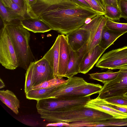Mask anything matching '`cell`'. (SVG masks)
I'll return each mask as SVG.
<instances>
[{
	"label": "cell",
	"mask_w": 127,
	"mask_h": 127,
	"mask_svg": "<svg viewBox=\"0 0 127 127\" xmlns=\"http://www.w3.org/2000/svg\"><path fill=\"white\" fill-rule=\"evenodd\" d=\"M90 96L67 95L57 98H48L37 101L38 112L61 111L84 106Z\"/></svg>",
	"instance_id": "277c9868"
},
{
	"label": "cell",
	"mask_w": 127,
	"mask_h": 127,
	"mask_svg": "<svg viewBox=\"0 0 127 127\" xmlns=\"http://www.w3.org/2000/svg\"><path fill=\"white\" fill-rule=\"evenodd\" d=\"M5 7L10 8L13 3L12 0H0Z\"/></svg>",
	"instance_id": "74e56055"
},
{
	"label": "cell",
	"mask_w": 127,
	"mask_h": 127,
	"mask_svg": "<svg viewBox=\"0 0 127 127\" xmlns=\"http://www.w3.org/2000/svg\"><path fill=\"white\" fill-rule=\"evenodd\" d=\"M105 50L98 45L95 47L91 53L87 51L81 59L79 73L85 74L89 72L97 63Z\"/></svg>",
	"instance_id": "5bb4252c"
},
{
	"label": "cell",
	"mask_w": 127,
	"mask_h": 127,
	"mask_svg": "<svg viewBox=\"0 0 127 127\" xmlns=\"http://www.w3.org/2000/svg\"><path fill=\"white\" fill-rule=\"evenodd\" d=\"M119 73L117 77L105 84L98 93L100 98H107L124 95L127 93V64L117 68Z\"/></svg>",
	"instance_id": "8992f818"
},
{
	"label": "cell",
	"mask_w": 127,
	"mask_h": 127,
	"mask_svg": "<svg viewBox=\"0 0 127 127\" xmlns=\"http://www.w3.org/2000/svg\"><path fill=\"white\" fill-rule=\"evenodd\" d=\"M104 16L113 21H119L122 18L121 12L119 7L106 5Z\"/></svg>",
	"instance_id": "cb8c5ba5"
},
{
	"label": "cell",
	"mask_w": 127,
	"mask_h": 127,
	"mask_svg": "<svg viewBox=\"0 0 127 127\" xmlns=\"http://www.w3.org/2000/svg\"><path fill=\"white\" fill-rule=\"evenodd\" d=\"M67 80H65L63 78L56 77L32 87V90L51 87L65 82Z\"/></svg>",
	"instance_id": "d4e9b609"
},
{
	"label": "cell",
	"mask_w": 127,
	"mask_h": 127,
	"mask_svg": "<svg viewBox=\"0 0 127 127\" xmlns=\"http://www.w3.org/2000/svg\"><path fill=\"white\" fill-rule=\"evenodd\" d=\"M29 4L31 6L35 4L37 2V0H28Z\"/></svg>",
	"instance_id": "f35d334b"
},
{
	"label": "cell",
	"mask_w": 127,
	"mask_h": 127,
	"mask_svg": "<svg viewBox=\"0 0 127 127\" xmlns=\"http://www.w3.org/2000/svg\"><path fill=\"white\" fill-rule=\"evenodd\" d=\"M0 18L3 24L12 22L9 17L7 7L5 6L0 0Z\"/></svg>",
	"instance_id": "1f68e13d"
},
{
	"label": "cell",
	"mask_w": 127,
	"mask_h": 127,
	"mask_svg": "<svg viewBox=\"0 0 127 127\" xmlns=\"http://www.w3.org/2000/svg\"><path fill=\"white\" fill-rule=\"evenodd\" d=\"M87 44H85L77 51H73L70 47V54L65 77L71 78L79 73V66L81 59L87 51Z\"/></svg>",
	"instance_id": "9a60e30c"
},
{
	"label": "cell",
	"mask_w": 127,
	"mask_h": 127,
	"mask_svg": "<svg viewBox=\"0 0 127 127\" xmlns=\"http://www.w3.org/2000/svg\"><path fill=\"white\" fill-rule=\"evenodd\" d=\"M82 78L73 76L68 78L65 82L58 85L48 98H57L67 95L74 91L88 84Z\"/></svg>",
	"instance_id": "30bf717a"
},
{
	"label": "cell",
	"mask_w": 127,
	"mask_h": 127,
	"mask_svg": "<svg viewBox=\"0 0 127 127\" xmlns=\"http://www.w3.org/2000/svg\"><path fill=\"white\" fill-rule=\"evenodd\" d=\"M121 106L127 108V106H124V105H121Z\"/></svg>",
	"instance_id": "60d3db41"
},
{
	"label": "cell",
	"mask_w": 127,
	"mask_h": 127,
	"mask_svg": "<svg viewBox=\"0 0 127 127\" xmlns=\"http://www.w3.org/2000/svg\"><path fill=\"white\" fill-rule=\"evenodd\" d=\"M65 35L69 47L73 51H77L87 44L90 32L89 30L81 28Z\"/></svg>",
	"instance_id": "4fadbf2b"
},
{
	"label": "cell",
	"mask_w": 127,
	"mask_h": 127,
	"mask_svg": "<svg viewBox=\"0 0 127 127\" xmlns=\"http://www.w3.org/2000/svg\"><path fill=\"white\" fill-rule=\"evenodd\" d=\"M38 113L41 118L50 123L99 121L113 118L108 114L84 106L61 111Z\"/></svg>",
	"instance_id": "7a4b0ae2"
},
{
	"label": "cell",
	"mask_w": 127,
	"mask_h": 127,
	"mask_svg": "<svg viewBox=\"0 0 127 127\" xmlns=\"http://www.w3.org/2000/svg\"><path fill=\"white\" fill-rule=\"evenodd\" d=\"M9 16L11 20H19L24 18L26 14L20 7L16 4L13 3L10 8L7 7Z\"/></svg>",
	"instance_id": "484cf974"
},
{
	"label": "cell",
	"mask_w": 127,
	"mask_h": 127,
	"mask_svg": "<svg viewBox=\"0 0 127 127\" xmlns=\"http://www.w3.org/2000/svg\"><path fill=\"white\" fill-rule=\"evenodd\" d=\"M0 99L14 113L16 114H18L20 102L13 92L8 90H0Z\"/></svg>",
	"instance_id": "ac0fdd59"
},
{
	"label": "cell",
	"mask_w": 127,
	"mask_h": 127,
	"mask_svg": "<svg viewBox=\"0 0 127 127\" xmlns=\"http://www.w3.org/2000/svg\"><path fill=\"white\" fill-rule=\"evenodd\" d=\"M25 13L27 16L32 18H37L29 4L28 0H12Z\"/></svg>",
	"instance_id": "4316f807"
},
{
	"label": "cell",
	"mask_w": 127,
	"mask_h": 127,
	"mask_svg": "<svg viewBox=\"0 0 127 127\" xmlns=\"http://www.w3.org/2000/svg\"><path fill=\"white\" fill-rule=\"evenodd\" d=\"M98 15L100 14L93 9L80 6L71 0H61L47 8L39 17L52 30L66 35Z\"/></svg>",
	"instance_id": "6da1fadb"
},
{
	"label": "cell",
	"mask_w": 127,
	"mask_h": 127,
	"mask_svg": "<svg viewBox=\"0 0 127 127\" xmlns=\"http://www.w3.org/2000/svg\"><path fill=\"white\" fill-rule=\"evenodd\" d=\"M5 85L1 78L0 79V88L1 89L4 87Z\"/></svg>",
	"instance_id": "ab89813d"
},
{
	"label": "cell",
	"mask_w": 127,
	"mask_h": 127,
	"mask_svg": "<svg viewBox=\"0 0 127 127\" xmlns=\"http://www.w3.org/2000/svg\"><path fill=\"white\" fill-rule=\"evenodd\" d=\"M85 107L96 110L109 114L115 118H127V114L113 108L109 105L104 99L98 96L90 99L86 103Z\"/></svg>",
	"instance_id": "7c38bea8"
},
{
	"label": "cell",
	"mask_w": 127,
	"mask_h": 127,
	"mask_svg": "<svg viewBox=\"0 0 127 127\" xmlns=\"http://www.w3.org/2000/svg\"><path fill=\"white\" fill-rule=\"evenodd\" d=\"M102 0L105 6L107 5L119 7L118 0Z\"/></svg>",
	"instance_id": "8d00e7d4"
},
{
	"label": "cell",
	"mask_w": 127,
	"mask_h": 127,
	"mask_svg": "<svg viewBox=\"0 0 127 127\" xmlns=\"http://www.w3.org/2000/svg\"><path fill=\"white\" fill-rule=\"evenodd\" d=\"M121 17L127 20V0H118Z\"/></svg>",
	"instance_id": "d6a6232c"
},
{
	"label": "cell",
	"mask_w": 127,
	"mask_h": 127,
	"mask_svg": "<svg viewBox=\"0 0 127 127\" xmlns=\"http://www.w3.org/2000/svg\"><path fill=\"white\" fill-rule=\"evenodd\" d=\"M127 64V46L113 50L104 54L95 65L103 69H115Z\"/></svg>",
	"instance_id": "52a82bcc"
},
{
	"label": "cell",
	"mask_w": 127,
	"mask_h": 127,
	"mask_svg": "<svg viewBox=\"0 0 127 127\" xmlns=\"http://www.w3.org/2000/svg\"><path fill=\"white\" fill-rule=\"evenodd\" d=\"M60 35H59L50 49L43 56L48 62L52 68L55 77L58 74L59 60Z\"/></svg>",
	"instance_id": "e0dca14e"
},
{
	"label": "cell",
	"mask_w": 127,
	"mask_h": 127,
	"mask_svg": "<svg viewBox=\"0 0 127 127\" xmlns=\"http://www.w3.org/2000/svg\"><path fill=\"white\" fill-rule=\"evenodd\" d=\"M71 0L77 5L81 7L93 9L89 4L85 0Z\"/></svg>",
	"instance_id": "836d02e7"
},
{
	"label": "cell",
	"mask_w": 127,
	"mask_h": 127,
	"mask_svg": "<svg viewBox=\"0 0 127 127\" xmlns=\"http://www.w3.org/2000/svg\"><path fill=\"white\" fill-rule=\"evenodd\" d=\"M0 63L5 68L13 70L18 66L17 56L11 38L5 26L0 30Z\"/></svg>",
	"instance_id": "5b68a950"
},
{
	"label": "cell",
	"mask_w": 127,
	"mask_h": 127,
	"mask_svg": "<svg viewBox=\"0 0 127 127\" xmlns=\"http://www.w3.org/2000/svg\"><path fill=\"white\" fill-rule=\"evenodd\" d=\"M54 78L53 69L45 58L34 61L32 78V87Z\"/></svg>",
	"instance_id": "9c48e42d"
},
{
	"label": "cell",
	"mask_w": 127,
	"mask_h": 127,
	"mask_svg": "<svg viewBox=\"0 0 127 127\" xmlns=\"http://www.w3.org/2000/svg\"><path fill=\"white\" fill-rule=\"evenodd\" d=\"M119 73V71L113 72L110 71L105 72L95 73L89 74L90 78L102 82L105 84L115 79Z\"/></svg>",
	"instance_id": "7402d4cb"
},
{
	"label": "cell",
	"mask_w": 127,
	"mask_h": 127,
	"mask_svg": "<svg viewBox=\"0 0 127 127\" xmlns=\"http://www.w3.org/2000/svg\"><path fill=\"white\" fill-rule=\"evenodd\" d=\"M3 25L11 38L17 56L19 66L27 70L35 60L29 45L30 33L20 23L11 22Z\"/></svg>",
	"instance_id": "3957f363"
},
{
	"label": "cell",
	"mask_w": 127,
	"mask_h": 127,
	"mask_svg": "<svg viewBox=\"0 0 127 127\" xmlns=\"http://www.w3.org/2000/svg\"><path fill=\"white\" fill-rule=\"evenodd\" d=\"M70 124L65 122H59L56 123H50L47 124L46 127H69Z\"/></svg>",
	"instance_id": "d590c367"
},
{
	"label": "cell",
	"mask_w": 127,
	"mask_h": 127,
	"mask_svg": "<svg viewBox=\"0 0 127 127\" xmlns=\"http://www.w3.org/2000/svg\"><path fill=\"white\" fill-rule=\"evenodd\" d=\"M108 19L103 15H98L81 27L89 30L90 32L87 44V51L89 53H91L95 47L99 44L103 27Z\"/></svg>",
	"instance_id": "ba28073f"
},
{
	"label": "cell",
	"mask_w": 127,
	"mask_h": 127,
	"mask_svg": "<svg viewBox=\"0 0 127 127\" xmlns=\"http://www.w3.org/2000/svg\"><path fill=\"white\" fill-rule=\"evenodd\" d=\"M127 126V118L112 119L101 121V126Z\"/></svg>",
	"instance_id": "f1b7e54d"
},
{
	"label": "cell",
	"mask_w": 127,
	"mask_h": 127,
	"mask_svg": "<svg viewBox=\"0 0 127 127\" xmlns=\"http://www.w3.org/2000/svg\"><path fill=\"white\" fill-rule=\"evenodd\" d=\"M106 26L113 31L126 33L127 32V23H120L108 19Z\"/></svg>",
	"instance_id": "83f0119b"
},
{
	"label": "cell",
	"mask_w": 127,
	"mask_h": 127,
	"mask_svg": "<svg viewBox=\"0 0 127 127\" xmlns=\"http://www.w3.org/2000/svg\"><path fill=\"white\" fill-rule=\"evenodd\" d=\"M61 0H37L31 7L34 14L38 18L49 7Z\"/></svg>",
	"instance_id": "603a6c76"
},
{
	"label": "cell",
	"mask_w": 127,
	"mask_h": 127,
	"mask_svg": "<svg viewBox=\"0 0 127 127\" xmlns=\"http://www.w3.org/2000/svg\"><path fill=\"white\" fill-rule=\"evenodd\" d=\"M59 60L57 77H65L67 71L70 54V47L67 37L64 34L60 35Z\"/></svg>",
	"instance_id": "8fae6325"
},
{
	"label": "cell",
	"mask_w": 127,
	"mask_h": 127,
	"mask_svg": "<svg viewBox=\"0 0 127 127\" xmlns=\"http://www.w3.org/2000/svg\"><path fill=\"white\" fill-rule=\"evenodd\" d=\"M108 104L113 108L118 110L127 114V108L121 105H116L108 102Z\"/></svg>",
	"instance_id": "e575fe53"
},
{
	"label": "cell",
	"mask_w": 127,
	"mask_h": 127,
	"mask_svg": "<svg viewBox=\"0 0 127 127\" xmlns=\"http://www.w3.org/2000/svg\"><path fill=\"white\" fill-rule=\"evenodd\" d=\"M57 85L48 88L32 89L26 94V97L29 99L34 100L37 101L46 98L55 89Z\"/></svg>",
	"instance_id": "44dd1931"
},
{
	"label": "cell",
	"mask_w": 127,
	"mask_h": 127,
	"mask_svg": "<svg viewBox=\"0 0 127 127\" xmlns=\"http://www.w3.org/2000/svg\"><path fill=\"white\" fill-rule=\"evenodd\" d=\"M105 100L108 102L114 104L127 106V96L125 95L110 97Z\"/></svg>",
	"instance_id": "4dcf8cb0"
},
{
	"label": "cell",
	"mask_w": 127,
	"mask_h": 127,
	"mask_svg": "<svg viewBox=\"0 0 127 127\" xmlns=\"http://www.w3.org/2000/svg\"><path fill=\"white\" fill-rule=\"evenodd\" d=\"M102 87L99 84L88 83L87 85L74 91L67 95L90 96L93 94L98 93L102 89Z\"/></svg>",
	"instance_id": "ffe728a7"
},
{
	"label": "cell",
	"mask_w": 127,
	"mask_h": 127,
	"mask_svg": "<svg viewBox=\"0 0 127 127\" xmlns=\"http://www.w3.org/2000/svg\"><path fill=\"white\" fill-rule=\"evenodd\" d=\"M34 61L31 63L27 70L25 73V80L24 86V91L25 94L32 90V78Z\"/></svg>",
	"instance_id": "f546056e"
},
{
	"label": "cell",
	"mask_w": 127,
	"mask_h": 127,
	"mask_svg": "<svg viewBox=\"0 0 127 127\" xmlns=\"http://www.w3.org/2000/svg\"><path fill=\"white\" fill-rule=\"evenodd\" d=\"M124 95L127 96V93L126 94Z\"/></svg>",
	"instance_id": "b9f144b4"
},
{
	"label": "cell",
	"mask_w": 127,
	"mask_h": 127,
	"mask_svg": "<svg viewBox=\"0 0 127 127\" xmlns=\"http://www.w3.org/2000/svg\"><path fill=\"white\" fill-rule=\"evenodd\" d=\"M124 33L111 30L105 25L103 29L99 45L106 50L113 44L118 38Z\"/></svg>",
	"instance_id": "d6986e66"
},
{
	"label": "cell",
	"mask_w": 127,
	"mask_h": 127,
	"mask_svg": "<svg viewBox=\"0 0 127 127\" xmlns=\"http://www.w3.org/2000/svg\"><path fill=\"white\" fill-rule=\"evenodd\" d=\"M19 20L20 24L23 27L34 33H44L52 30L49 25L39 17L25 16Z\"/></svg>",
	"instance_id": "2e32d148"
}]
</instances>
